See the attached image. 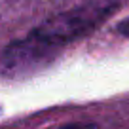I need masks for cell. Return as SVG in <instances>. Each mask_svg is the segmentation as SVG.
Segmentation results:
<instances>
[{
  "label": "cell",
  "mask_w": 129,
  "mask_h": 129,
  "mask_svg": "<svg viewBox=\"0 0 129 129\" xmlns=\"http://www.w3.org/2000/svg\"><path fill=\"white\" fill-rule=\"evenodd\" d=\"M114 8L116 6L112 4L80 6L70 12H63L59 15L49 17L36 28H32L25 38L36 49H40L49 61H53L61 48L95 30V27H99L114 12Z\"/></svg>",
  "instance_id": "obj_1"
},
{
  "label": "cell",
  "mask_w": 129,
  "mask_h": 129,
  "mask_svg": "<svg viewBox=\"0 0 129 129\" xmlns=\"http://www.w3.org/2000/svg\"><path fill=\"white\" fill-rule=\"evenodd\" d=\"M116 30H118V34L129 38V17H125L123 21H120V23L116 25Z\"/></svg>",
  "instance_id": "obj_2"
},
{
  "label": "cell",
  "mask_w": 129,
  "mask_h": 129,
  "mask_svg": "<svg viewBox=\"0 0 129 129\" xmlns=\"http://www.w3.org/2000/svg\"><path fill=\"white\" fill-rule=\"evenodd\" d=\"M59 129H95L93 123H85V121H76V123H67Z\"/></svg>",
  "instance_id": "obj_3"
}]
</instances>
